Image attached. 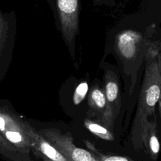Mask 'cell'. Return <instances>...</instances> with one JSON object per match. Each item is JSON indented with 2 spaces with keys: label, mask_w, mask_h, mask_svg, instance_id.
I'll return each mask as SVG.
<instances>
[{
  "label": "cell",
  "mask_w": 161,
  "mask_h": 161,
  "mask_svg": "<svg viewBox=\"0 0 161 161\" xmlns=\"http://www.w3.org/2000/svg\"><path fill=\"white\" fill-rule=\"evenodd\" d=\"M104 94L106 106L101 117V122L109 130H113L114 121L121 108V91L118 78L112 70H108L104 75Z\"/></svg>",
  "instance_id": "5"
},
{
  "label": "cell",
  "mask_w": 161,
  "mask_h": 161,
  "mask_svg": "<svg viewBox=\"0 0 161 161\" xmlns=\"http://www.w3.org/2000/svg\"><path fill=\"white\" fill-rule=\"evenodd\" d=\"M47 2L50 4V5L52 6V9H53V10H56V9H55V8L54 7V6H55V4L54 3L53 0H47Z\"/></svg>",
  "instance_id": "16"
},
{
  "label": "cell",
  "mask_w": 161,
  "mask_h": 161,
  "mask_svg": "<svg viewBox=\"0 0 161 161\" xmlns=\"http://www.w3.org/2000/svg\"><path fill=\"white\" fill-rule=\"evenodd\" d=\"M0 133L15 147L28 155L33 148L26 134L23 120L9 109L0 108Z\"/></svg>",
  "instance_id": "3"
},
{
  "label": "cell",
  "mask_w": 161,
  "mask_h": 161,
  "mask_svg": "<svg viewBox=\"0 0 161 161\" xmlns=\"http://www.w3.org/2000/svg\"><path fill=\"white\" fill-rule=\"evenodd\" d=\"M86 147L89 149L93 155H94L97 161H133L131 158L127 157L120 156V155H104L99 152L96 148L89 142H86Z\"/></svg>",
  "instance_id": "12"
},
{
  "label": "cell",
  "mask_w": 161,
  "mask_h": 161,
  "mask_svg": "<svg viewBox=\"0 0 161 161\" xmlns=\"http://www.w3.org/2000/svg\"><path fill=\"white\" fill-rule=\"evenodd\" d=\"M0 153L12 161H31L27 155H23V153L11 144L1 133Z\"/></svg>",
  "instance_id": "9"
},
{
  "label": "cell",
  "mask_w": 161,
  "mask_h": 161,
  "mask_svg": "<svg viewBox=\"0 0 161 161\" xmlns=\"http://www.w3.org/2000/svg\"><path fill=\"white\" fill-rule=\"evenodd\" d=\"M39 133L70 161H97L91 151L77 147L67 133L55 129L40 130Z\"/></svg>",
  "instance_id": "4"
},
{
  "label": "cell",
  "mask_w": 161,
  "mask_h": 161,
  "mask_svg": "<svg viewBox=\"0 0 161 161\" xmlns=\"http://www.w3.org/2000/svg\"><path fill=\"white\" fill-rule=\"evenodd\" d=\"M88 91V84L86 82H82L76 87L73 96L74 104H79L84 98Z\"/></svg>",
  "instance_id": "13"
},
{
  "label": "cell",
  "mask_w": 161,
  "mask_h": 161,
  "mask_svg": "<svg viewBox=\"0 0 161 161\" xmlns=\"http://www.w3.org/2000/svg\"><path fill=\"white\" fill-rule=\"evenodd\" d=\"M15 12H4L0 9V62L11 57L15 43L16 33Z\"/></svg>",
  "instance_id": "6"
},
{
  "label": "cell",
  "mask_w": 161,
  "mask_h": 161,
  "mask_svg": "<svg viewBox=\"0 0 161 161\" xmlns=\"http://www.w3.org/2000/svg\"><path fill=\"white\" fill-rule=\"evenodd\" d=\"M84 125L89 131L101 139L107 141H113L114 139L110 130L104 125H99L89 119H86L84 121Z\"/></svg>",
  "instance_id": "11"
},
{
  "label": "cell",
  "mask_w": 161,
  "mask_h": 161,
  "mask_svg": "<svg viewBox=\"0 0 161 161\" xmlns=\"http://www.w3.org/2000/svg\"><path fill=\"white\" fill-rule=\"evenodd\" d=\"M157 59H158V62L160 72V84H161V52H158V53H157ZM158 103L159 113H160V118H161V89H160V97H159Z\"/></svg>",
  "instance_id": "14"
},
{
  "label": "cell",
  "mask_w": 161,
  "mask_h": 161,
  "mask_svg": "<svg viewBox=\"0 0 161 161\" xmlns=\"http://www.w3.org/2000/svg\"><path fill=\"white\" fill-rule=\"evenodd\" d=\"M156 118L155 114L145 122L140 138V148L144 150L152 161H157L160 152Z\"/></svg>",
  "instance_id": "8"
},
{
  "label": "cell",
  "mask_w": 161,
  "mask_h": 161,
  "mask_svg": "<svg viewBox=\"0 0 161 161\" xmlns=\"http://www.w3.org/2000/svg\"><path fill=\"white\" fill-rule=\"evenodd\" d=\"M158 52L148 50L146 54V65L130 133V140L136 150L140 148L141 134L145 122L155 114V107L160 97L161 84Z\"/></svg>",
  "instance_id": "1"
},
{
  "label": "cell",
  "mask_w": 161,
  "mask_h": 161,
  "mask_svg": "<svg viewBox=\"0 0 161 161\" xmlns=\"http://www.w3.org/2000/svg\"><path fill=\"white\" fill-rule=\"evenodd\" d=\"M88 104L91 109L100 115L101 118L106 106V100L104 91L97 86L92 87L89 92Z\"/></svg>",
  "instance_id": "10"
},
{
  "label": "cell",
  "mask_w": 161,
  "mask_h": 161,
  "mask_svg": "<svg viewBox=\"0 0 161 161\" xmlns=\"http://www.w3.org/2000/svg\"><path fill=\"white\" fill-rule=\"evenodd\" d=\"M23 125L33 149L52 161H70L28 123L23 121Z\"/></svg>",
  "instance_id": "7"
},
{
  "label": "cell",
  "mask_w": 161,
  "mask_h": 161,
  "mask_svg": "<svg viewBox=\"0 0 161 161\" xmlns=\"http://www.w3.org/2000/svg\"><path fill=\"white\" fill-rule=\"evenodd\" d=\"M58 30L74 58L75 40L80 30L79 0H55Z\"/></svg>",
  "instance_id": "2"
},
{
  "label": "cell",
  "mask_w": 161,
  "mask_h": 161,
  "mask_svg": "<svg viewBox=\"0 0 161 161\" xmlns=\"http://www.w3.org/2000/svg\"><path fill=\"white\" fill-rule=\"evenodd\" d=\"M33 151H34V153L36 154V155L38 158H41V159L42 160V161H52V160H50L49 158H47V157H46L45 156H44L43 155V156H42V153H40L38 151L36 150L35 149H33Z\"/></svg>",
  "instance_id": "15"
},
{
  "label": "cell",
  "mask_w": 161,
  "mask_h": 161,
  "mask_svg": "<svg viewBox=\"0 0 161 161\" xmlns=\"http://www.w3.org/2000/svg\"><path fill=\"white\" fill-rule=\"evenodd\" d=\"M104 0H94V4H99L102 2H103Z\"/></svg>",
  "instance_id": "17"
}]
</instances>
